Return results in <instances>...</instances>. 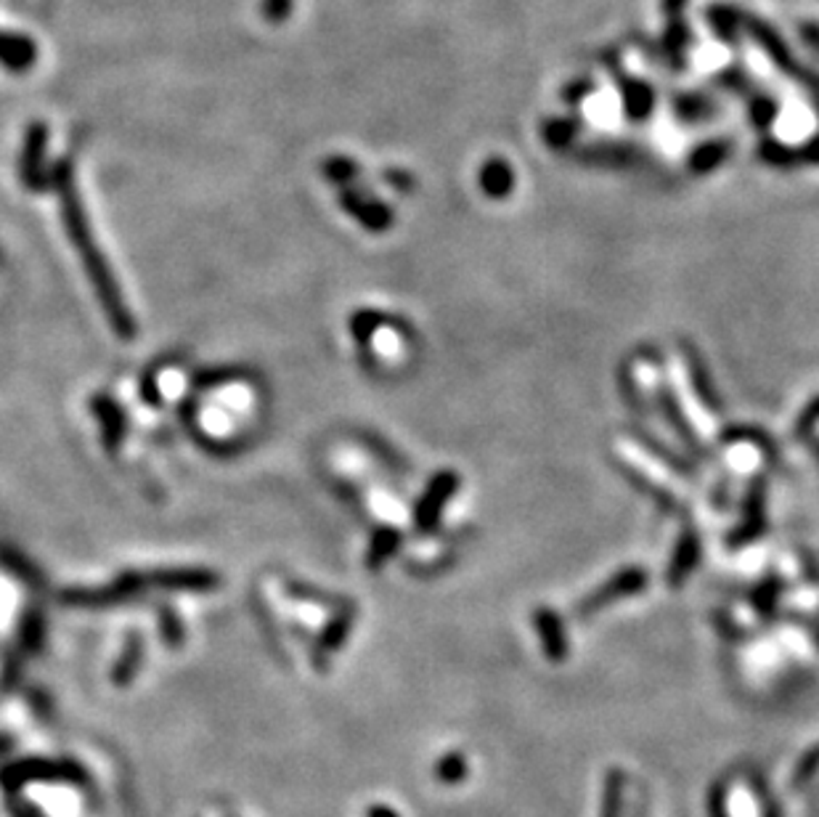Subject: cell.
<instances>
[{
	"instance_id": "1",
	"label": "cell",
	"mask_w": 819,
	"mask_h": 817,
	"mask_svg": "<svg viewBox=\"0 0 819 817\" xmlns=\"http://www.w3.org/2000/svg\"><path fill=\"white\" fill-rule=\"evenodd\" d=\"M56 173H59V176H56V181H59L61 197H65V213H67L69 234L75 236V242L80 244L82 255L88 257L90 276H94V282L99 284L104 300H107L109 317H111V321H115V327L123 334H130V319H128V313L123 311L120 300H117L115 284H111V276L107 274V269H104V263L99 261V257H96L94 244H90L86 215H82V211H80V202H77V194H75V188H72V178H69V165H59V171H56Z\"/></svg>"
},
{
	"instance_id": "2",
	"label": "cell",
	"mask_w": 819,
	"mask_h": 817,
	"mask_svg": "<svg viewBox=\"0 0 819 817\" xmlns=\"http://www.w3.org/2000/svg\"><path fill=\"white\" fill-rule=\"evenodd\" d=\"M32 780H56V784H75V786H90V778L86 767L75 762H56V759H22V762H13L0 770V786L6 788V794L17 796L22 791V786L32 784Z\"/></svg>"
},
{
	"instance_id": "3",
	"label": "cell",
	"mask_w": 819,
	"mask_h": 817,
	"mask_svg": "<svg viewBox=\"0 0 819 817\" xmlns=\"http://www.w3.org/2000/svg\"><path fill=\"white\" fill-rule=\"evenodd\" d=\"M621 457L626 459L628 465L640 467L645 478H650V480H653V484H657L661 488H666V492H676V497H682V494H684L682 480H679L674 473H669L666 467L657 463V459L650 457V454L645 449H640V446L621 441Z\"/></svg>"
},
{
	"instance_id": "4",
	"label": "cell",
	"mask_w": 819,
	"mask_h": 817,
	"mask_svg": "<svg viewBox=\"0 0 819 817\" xmlns=\"http://www.w3.org/2000/svg\"><path fill=\"white\" fill-rule=\"evenodd\" d=\"M35 61H38V46L32 38L0 30V65L9 72H27Z\"/></svg>"
},
{
	"instance_id": "5",
	"label": "cell",
	"mask_w": 819,
	"mask_h": 817,
	"mask_svg": "<svg viewBox=\"0 0 819 817\" xmlns=\"http://www.w3.org/2000/svg\"><path fill=\"white\" fill-rule=\"evenodd\" d=\"M671 380H674L679 401H682V407H684V411H688L692 425H695V428L700 430V436L711 438L713 436V420L709 417V411H703V403L695 401V396H692L688 375H684V367H682V361H679V359H671Z\"/></svg>"
},
{
	"instance_id": "6",
	"label": "cell",
	"mask_w": 819,
	"mask_h": 817,
	"mask_svg": "<svg viewBox=\"0 0 819 817\" xmlns=\"http://www.w3.org/2000/svg\"><path fill=\"white\" fill-rule=\"evenodd\" d=\"M43 149H46V125H32L25 142V157H22V176L30 181H38L40 165H43Z\"/></svg>"
},
{
	"instance_id": "7",
	"label": "cell",
	"mask_w": 819,
	"mask_h": 817,
	"mask_svg": "<svg viewBox=\"0 0 819 817\" xmlns=\"http://www.w3.org/2000/svg\"><path fill=\"white\" fill-rule=\"evenodd\" d=\"M623 791H626V778L618 767H613L605 778V794H602V817H621L623 815Z\"/></svg>"
},
{
	"instance_id": "8",
	"label": "cell",
	"mask_w": 819,
	"mask_h": 817,
	"mask_svg": "<svg viewBox=\"0 0 819 817\" xmlns=\"http://www.w3.org/2000/svg\"><path fill=\"white\" fill-rule=\"evenodd\" d=\"M142 653H144L142 640H138V638H130L128 648H125V653H123V659L117 661L115 674H111V680H115L117 685L125 688V685H128V682L133 680V677H136V672H138V663H142Z\"/></svg>"
},
{
	"instance_id": "9",
	"label": "cell",
	"mask_w": 819,
	"mask_h": 817,
	"mask_svg": "<svg viewBox=\"0 0 819 817\" xmlns=\"http://www.w3.org/2000/svg\"><path fill=\"white\" fill-rule=\"evenodd\" d=\"M467 778V759L465 753L451 751L436 762V780L446 786H457Z\"/></svg>"
},
{
	"instance_id": "10",
	"label": "cell",
	"mask_w": 819,
	"mask_h": 817,
	"mask_svg": "<svg viewBox=\"0 0 819 817\" xmlns=\"http://www.w3.org/2000/svg\"><path fill=\"white\" fill-rule=\"evenodd\" d=\"M730 463H732L734 470L751 473L753 467L761 463V457H759V451L753 449V446L743 444V446H732V449H730Z\"/></svg>"
},
{
	"instance_id": "11",
	"label": "cell",
	"mask_w": 819,
	"mask_h": 817,
	"mask_svg": "<svg viewBox=\"0 0 819 817\" xmlns=\"http://www.w3.org/2000/svg\"><path fill=\"white\" fill-rule=\"evenodd\" d=\"M817 772H819V746H817V749H811L809 753H803L801 759H798V765H796V775H793V784H796V786L807 784V780L815 778Z\"/></svg>"
},
{
	"instance_id": "12",
	"label": "cell",
	"mask_w": 819,
	"mask_h": 817,
	"mask_svg": "<svg viewBox=\"0 0 819 817\" xmlns=\"http://www.w3.org/2000/svg\"><path fill=\"white\" fill-rule=\"evenodd\" d=\"M292 6L295 0H263V13L269 22H284L292 13Z\"/></svg>"
},
{
	"instance_id": "13",
	"label": "cell",
	"mask_w": 819,
	"mask_h": 817,
	"mask_svg": "<svg viewBox=\"0 0 819 817\" xmlns=\"http://www.w3.org/2000/svg\"><path fill=\"white\" fill-rule=\"evenodd\" d=\"M709 817H730V813H727V799H724V791L716 786L709 796Z\"/></svg>"
},
{
	"instance_id": "14",
	"label": "cell",
	"mask_w": 819,
	"mask_h": 817,
	"mask_svg": "<svg viewBox=\"0 0 819 817\" xmlns=\"http://www.w3.org/2000/svg\"><path fill=\"white\" fill-rule=\"evenodd\" d=\"M9 807H11V815L13 817H43V815H40V809L35 807V805H30V801L13 799V796H11Z\"/></svg>"
},
{
	"instance_id": "15",
	"label": "cell",
	"mask_w": 819,
	"mask_h": 817,
	"mask_svg": "<svg viewBox=\"0 0 819 817\" xmlns=\"http://www.w3.org/2000/svg\"><path fill=\"white\" fill-rule=\"evenodd\" d=\"M486 173H488V176L482 178V184L491 188V192H501L504 184H507V178H504V167L501 165H491Z\"/></svg>"
},
{
	"instance_id": "16",
	"label": "cell",
	"mask_w": 819,
	"mask_h": 817,
	"mask_svg": "<svg viewBox=\"0 0 819 817\" xmlns=\"http://www.w3.org/2000/svg\"><path fill=\"white\" fill-rule=\"evenodd\" d=\"M367 817H398V813L388 805H372V807H369Z\"/></svg>"
},
{
	"instance_id": "17",
	"label": "cell",
	"mask_w": 819,
	"mask_h": 817,
	"mask_svg": "<svg viewBox=\"0 0 819 817\" xmlns=\"http://www.w3.org/2000/svg\"><path fill=\"white\" fill-rule=\"evenodd\" d=\"M807 38L811 40V43L819 46V30H807Z\"/></svg>"
}]
</instances>
